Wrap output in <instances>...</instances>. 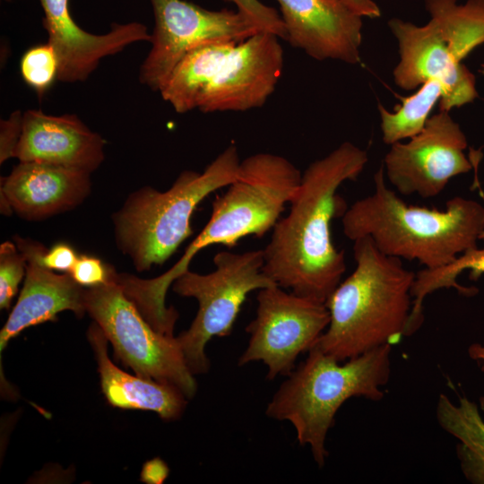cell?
<instances>
[{"label": "cell", "instance_id": "obj_1", "mask_svg": "<svg viewBox=\"0 0 484 484\" xmlns=\"http://www.w3.org/2000/svg\"><path fill=\"white\" fill-rule=\"evenodd\" d=\"M367 160L366 151L344 142L307 168L263 249L264 271L277 285L325 303L341 281L345 255L333 242L331 223L348 207L337 191L356 180Z\"/></svg>", "mask_w": 484, "mask_h": 484}, {"label": "cell", "instance_id": "obj_2", "mask_svg": "<svg viewBox=\"0 0 484 484\" xmlns=\"http://www.w3.org/2000/svg\"><path fill=\"white\" fill-rule=\"evenodd\" d=\"M301 177L297 167L281 155L261 152L241 160L237 177L216 195L208 222L181 258L152 279L127 274L123 282L127 297L149 319H165L171 311L165 305L167 291L194 255L212 245L232 247L245 237L264 236L280 220Z\"/></svg>", "mask_w": 484, "mask_h": 484}, {"label": "cell", "instance_id": "obj_3", "mask_svg": "<svg viewBox=\"0 0 484 484\" xmlns=\"http://www.w3.org/2000/svg\"><path fill=\"white\" fill-rule=\"evenodd\" d=\"M373 194L354 202L341 217L344 235L369 237L385 255L418 261L427 269L453 262L476 247L484 230V207L455 196L445 210L411 205L385 183L384 167L374 175Z\"/></svg>", "mask_w": 484, "mask_h": 484}, {"label": "cell", "instance_id": "obj_4", "mask_svg": "<svg viewBox=\"0 0 484 484\" xmlns=\"http://www.w3.org/2000/svg\"><path fill=\"white\" fill-rule=\"evenodd\" d=\"M353 253L356 267L326 300L329 324L315 344L341 362L398 344L412 308L416 272L381 253L369 237L354 240Z\"/></svg>", "mask_w": 484, "mask_h": 484}, {"label": "cell", "instance_id": "obj_5", "mask_svg": "<svg viewBox=\"0 0 484 484\" xmlns=\"http://www.w3.org/2000/svg\"><path fill=\"white\" fill-rule=\"evenodd\" d=\"M279 39L261 30L239 42L200 44L178 62L159 92L177 113L246 111L262 107L282 72Z\"/></svg>", "mask_w": 484, "mask_h": 484}, {"label": "cell", "instance_id": "obj_6", "mask_svg": "<svg viewBox=\"0 0 484 484\" xmlns=\"http://www.w3.org/2000/svg\"><path fill=\"white\" fill-rule=\"evenodd\" d=\"M391 345L338 361L314 346L307 359L287 376L269 402L265 414L290 422L300 445H308L323 467L325 440L340 407L351 397L379 402L391 375Z\"/></svg>", "mask_w": 484, "mask_h": 484}, {"label": "cell", "instance_id": "obj_7", "mask_svg": "<svg viewBox=\"0 0 484 484\" xmlns=\"http://www.w3.org/2000/svg\"><path fill=\"white\" fill-rule=\"evenodd\" d=\"M240 161L230 144L203 172L182 171L169 189L145 186L127 196L111 218L117 248L137 272L163 264L193 235L194 212L237 177Z\"/></svg>", "mask_w": 484, "mask_h": 484}, {"label": "cell", "instance_id": "obj_8", "mask_svg": "<svg viewBox=\"0 0 484 484\" xmlns=\"http://www.w3.org/2000/svg\"><path fill=\"white\" fill-rule=\"evenodd\" d=\"M213 264L212 272L201 274L188 269L172 283L174 292L198 302L190 327L176 337L194 375L209 370L207 342L215 336L230 334L247 295L276 284L264 271L263 249L220 251L214 255Z\"/></svg>", "mask_w": 484, "mask_h": 484}, {"label": "cell", "instance_id": "obj_9", "mask_svg": "<svg viewBox=\"0 0 484 484\" xmlns=\"http://www.w3.org/2000/svg\"><path fill=\"white\" fill-rule=\"evenodd\" d=\"M84 304L116 355L136 375L171 385L187 399L194 396L197 384L176 337L158 332L147 322L124 293L117 275L107 284L85 288Z\"/></svg>", "mask_w": 484, "mask_h": 484}, {"label": "cell", "instance_id": "obj_10", "mask_svg": "<svg viewBox=\"0 0 484 484\" xmlns=\"http://www.w3.org/2000/svg\"><path fill=\"white\" fill-rule=\"evenodd\" d=\"M255 317L246 325L247 346L242 367L262 361L267 379L289 376L298 357L315 346L326 330L330 315L325 303L287 292L275 284L258 290Z\"/></svg>", "mask_w": 484, "mask_h": 484}, {"label": "cell", "instance_id": "obj_11", "mask_svg": "<svg viewBox=\"0 0 484 484\" xmlns=\"http://www.w3.org/2000/svg\"><path fill=\"white\" fill-rule=\"evenodd\" d=\"M154 27L151 48L140 66L139 81L159 91L194 47L211 41H242L261 30L246 14L223 9L212 11L185 0H150Z\"/></svg>", "mask_w": 484, "mask_h": 484}, {"label": "cell", "instance_id": "obj_12", "mask_svg": "<svg viewBox=\"0 0 484 484\" xmlns=\"http://www.w3.org/2000/svg\"><path fill=\"white\" fill-rule=\"evenodd\" d=\"M467 146L459 124L449 112L439 110L420 133L391 145L384 160L385 176L401 194L435 197L453 177L471 169Z\"/></svg>", "mask_w": 484, "mask_h": 484}, {"label": "cell", "instance_id": "obj_13", "mask_svg": "<svg viewBox=\"0 0 484 484\" xmlns=\"http://www.w3.org/2000/svg\"><path fill=\"white\" fill-rule=\"evenodd\" d=\"M388 26L399 46L400 60L393 72L398 87L411 91L437 81L443 88L438 109L447 112L478 97L474 74L454 56L430 22L419 26L392 18Z\"/></svg>", "mask_w": 484, "mask_h": 484}, {"label": "cell", "instance_id": "obj_14", "mask_svg": "<svg viewBox=\"0 0 484 484\" xmlns=\"http://www.w3.org/2000/svg\"><path fill=\"white\" fill-rule=\"evenodd\" d=\"M289 43L319 61L360 62L362 16L345 0H277Z\"/></svg>", "mask_w": 484, "mask_h": 484}, {"label": "cell", "instance_id": "obj_15", "mask_svg": "<svg viewBox=\"0 0 484 484\" xmlns=\"http://www.w3.org/2000/svg\"><path fill=\"white\" fill-rule=\"evenodd\" d=\"M39 1L44 12L48 42L58 57L57 80L61 82H83L103 58L121 52L131 44L151 41V33L143 23H112L108 32L93 34L75 22L69 0Z\"/></svg>", "mask_w": 484, "mask_h": 484}, {"label": "cell", "instance_id": "obj_16", "mask_svg": "<svg viewBox=\"0 0 484 484\" xmlns=\"http://www.w3.org/2000/svg\"><path fill=\"white\" fill-rule=\"evenodd\" d=\"M91 173L64 166L19 161L1 178V213L30 221L74 209L91 194Z\"/></svg>", "mask_w": 484, "mask_h": 484}, {"label": "cell", "instance_id": "obj_17", "mask_svg": "<svg viewBox=\"0 0 484 484\" xmlns=\"http://www.w3.org/2000/svg\"><path fill=\"white\" fill-rule=\"evenodd\" d=\"M105 140L76 115L41 109L23 112L22 132L15 150L19 161L64 166L92 173L105 160Z\"/></svg>", "mask_w": 484, "mask_h": 484}, {"label": "cell", "instance_id": "obj_18", "mask_svg": "<svg viewBox=\"0 0 484 484\" xmlns=\"http://www.w3.org/2000/svg\"><path fill=\"white\" fill-rule=\"evenodd\" d=\"M14 242L26 259V274L18 300L0 332V350L21 332L42 323L56 321L63 311H72L78 317L86 312L85 288L68 272L58 274L39 261L44 246L30 238L14 237Z\"/></svg>", "mask_w": 484, "mask_h": 484}, {"label": "cell", "instance_id": "obj_19", "mask_svg": "<svg viewBox=\"0 0 484 484\" xmlns=\"http://www.w3.org/2000/svg\"><path fill=\"white\" fill-rule=\"evenodd\" d=\"M94 350L105 397L115 407L156 412L161 419L179 418L188 400L177 387L136 376H131L113 364L108 356V339L94 322L88 331Z\"/></svg>", "mask_w": 484, "mask_h": 484}, {"label": "cell", "instance_id": "obj_20", "mask_svg": "<svg viewBox=\"0 0 484 484\" xmlns=\"http://www.w3.org/2000/svg\"><path fill=\"white\" fill-rule=\"evenodd\" d=\"M436 416L441 428L458 440L456 454L464 477L484 484V419L478 405L465 395L454 403L440 394Z\"/></svg>", "mask_w": 484, "mask_h": 484}, {"label": "cell", "instance_id": "obj_21", "mask_svg": "<svg viewBox=\"0 0 484 484\" xmlns=\"http://www.w3.org/2000/svg\"><path fill=\"white\" fill-rule=\"evenodd\" d=\"M442 95L441 84L436 80H428L413 94L406 97L398 96L402 104L393 112L386 110L381 103H378L384 143L392 145L420 133L429 118L431 110L437 102L439 103Z\"/></svg>", "mask_w": 484, "mask_h": 484}, {"label": "cell", "instance_id": "obj_22", "mask_svg": "<svg viewBox=\"0 0 484 484\" xmlns=\"http://www.w3.org/2000/svg\"><path fill=\"white\" fill-rule=\"evenodd\" d=\"M464 271H469V278L477 281L484 274V247L470 248L459 255L450 264L436 268H423L416 272L411 289L413 307L416 310L423 308L425 298L440 289H455L465 296H472L478 290L460 285L456 279Z\"/></svg>", "mask_w": 484, "mask_h": 484}, {"label": "cell", "instance_id": "obj_23", "mask_svg": "<svg viewBox=\"0 0 484 484\" xmlns=\"http://www.w3.org/2000/svg\"><path fill=\"white\" fill-rule=\"evenodd\" d=\"M59 62L48 43L29 48L22 56L20 72L25 83L41 97L57 80Z\"/></svg>", "mask_w": 484, "mask_h": 484}, {"label": "cell", "instance_id": "obj_24", "mask_svg": "<svg viewBox=\"0 0 484 484\" xmlns=\"http://www.w3.org/2000/svg\"><path fill=\"white\" fill-rule=\"evenodd\" d=\"M26 274V259L16 244L4 241L0 246V308L8 309L19 284Z\"/></svg>", "mask_w": 484, "mask_h": 484}, {"label": "cell", "instance_id": "obj_25", "mask_svg": "<svg viewBox=\"0 0 484 484\" xmlns=\"http://www.w3.org/2000/svg\"><path fill=\"white\" fill-rule=\"evenodd\" d=\"M69 273L79 285L88 289L114 281L117 272L96 256L81 255Z\"/></svg>", "mask_w": 484, "mask_h": 484}, {"label": "cell", "instance_id": "obj_26", "mask_svg": "<svg viewBox=\"0 0 484 484\" xmlns=\"http://www.w3.org/2000/svg\"><path fill=\"white\" fill-rule=\"evenodd\" d=\"M237 9L250 18L263 31L277 35L280 39H287L286 30L281 15L277 11L265 5L259 0H230Z\"/></svg>", "mask_w": 484, "mask_h": 484}, {"label": "cell", "instance_id": "obj_27", "mask_svg": "<svg viewBox=\"0 0 484 484\" xmlns=\"http://www.w3.org/2000/svg\"><path fill=\"white\" fill-rule=\"evenodd\" d=\"M23 113L13 111L0 122V163L14 158L15 150L22 132Z\"/></svg>", "mask_w": 484, "mask_h": 484}, {"label": "cell", "instance_id": "obj_28", "mask_svg": "<svg viewBox=\"0 0 484 484\" xmlns=\"http://www.w3.org/2000/svg\"><path fill=\"white\" fill-rule=\"evenodd\" d=\"M78 255L69 244L59 242L49 249L42 247L39 254V263L51 271L70 272Z\"/></svg>", "mask_w": 484, "mask_h": 484}, {"label": "cell", "instance_id": "obj_29", "mask_svg": "<svg viewBox=\"0 0 484 484\" xmlns=\"http://www.w3.org/2000/svg\"><path fill=\"white\" fill-rule=\"evenodd\" d=\"M169 472L168 465L160 458L147 462L142 471L141 478L144 482L160 484Z\"/></svg>", "mask_w": 484, "mask_h": 484}, {"label": "cell", "instance_id": "obj_30", "mask_svg": "<svg viewBox=\"0 0 484 484\" xmlns=\"http://www.w3.org/2000/svg\"><path fill=\"white\" fill-rule=\"evenodd\" d=\"M362 17L379 18L381 10L373 0H345Z\"/></svg>", "mask_w": 484, "mask_h": 484}, {"label": "cell", "instance_id": "obj_31", "mask_svg": "<svg viewBox=\"0 0 484 484\" xmlns=\"http://www.w3.org/2000/svg\"><path fill=\"white\" fill-rule=\"evenodd\" d=\"M479 404H480V411H482V413L484 414V395H482V396L480 397Z\"/></svg>", "mask_w": 484, "mask_h": 484}, {"label": "cell", "instance_id": "obj_32", "mask_svg": "<svg viewBox=\"0 0 484 484\" xmlns=\"http://www.w3.org/2000/svg\"><path fill=\"white\" fill-rule=\"evenodd\" d=\"M479 72L484 76V63L480 65Z\"/></svg>", "mask_w": 484, "mask_h": 484}, {"label": "cell", "instance_id": "obj_33", "mask_svg": "<svg viewBox=\"0 0 484 484\" xmlns=\"http://www.w3.org/2000/svg\"><path fill=\"white\" fill-rule=\"evenodd\" d=\"M480 240H481V241L484 242V230H483V232L481 233V235L480 236Z\"/></svg>", "mask_w": 484, "mask_h": 484}, {"label": "cell", "instance_id": "obj_34", "mask_svg": "<svg viewBox=\"0 0 484 484\" xmlns=\"http://www.w3.org/2000/svg\"><path fill=\"white\" fill-rule=\"evenodd\" d=\"M4 1L11 2V1H14V0H4Z\"/></svg>", "mask_w": 484, "mask_h": 484}]
</instances>
